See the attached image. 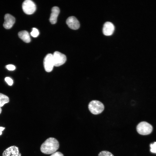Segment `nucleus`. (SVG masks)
Wrapping results in <instances>:
<instances>
[{
    "label": "nucleus",
    "mask_w": 156,
    "mask_h": 156,
    "mask_svg": "<svg viewBox=\"0 0 156 156\" xmlns=\"http://www.w3.org/2000/svg\"><path fill=\"white\" fill-rule=\"evenodd\" d=\"M59 146V142L56 139L49 138L42 144L40 150L41 152L44 154H51L55 152Z\"/></svg>",
    "instance_id": "1"
},
{
    "label": "nucleus",
    "mask_w": 156,
    "mask_h": 156,
    "mask_svg": "<svg viewBox=\"0 0 156 156\" xmlns=\"http://www.w3.org/2000/svg\"><path fill=\"white\" fill-rule=\"evenodd\" d=\"M88 107L90 112L94 115L101 113L104 108V105L101 102L96 100H92L90 102Z\"/></svg>",
    "instance_id": "2"
},
{
    "label": "nucleus",
    "mask_w": 156,
    "mask_h": 156,
    "mask_svg": "<svg viewBox=\"0 0 156 156\" xmlns=\"http://www.w3.org/2000/svg\"><path fill=\"white\" fill-rule=\"evenodd\" d=\"M136 130L138 132L140 135H147L151 132L153 130V127L148 122L143 121L138 124L136 127Z\"/></svg>",
    "instance_id": "3"
},
{
    "label": "nucleus",
    "mask_w": 156,
    "mask_h": 156,
    "mask_svg": "<svg viewBox=\"0 0 156 156\" xmlns=\"http://www.w3.org/2000/svg\"><path fill=\"white\" fill-rule=\"evenodd\" d=\"M22 8L24 12L29 15L34 13L36 9L35 4L31 0L25 1L23 3Z\"/></svg>",
    "instance_id": "4"
},
{
    "label": "nucleus",
    "mask_w": 156,
    "mask_h": 156,
    "mask_svg": "<svg viewBox=\"0 0 156 156\" xmlns=\"http://www.w3.org/2000/svg\"><path fill=\"white\" fill-rule=\"evenodd\" d=\"M53 55L54 66H60L64 64L66 60V55L58 51L55 52Z\"/></svg>",
    "instance_id": "5"
},
{
    "label": "nucleus",
    "mask_w": 156,
    "mask_h": 156,
    "mask_svg": "<svg viewBox=\"0 0 156 156\" xmlns=\"http://www.w3.org/2000/svg\"><path fill=\"white\" fill-rule=\"evenodd\" d=\"M43 63L45 71L48 72H51L54 66L53 55L47 54L44 59Z\"/></svg>",
    "instance_id": "6"
},
{
    "label": "nucleus",
    "mask_w": 156,
    "mask_h": 156,
    "mask_svg": "<svg viewBox=\"0 0 156 156\" xmlns=\"http://www.w3.org/2000/svg\"><path fill=\"white\" fill-rule=\"evenodd\" d=\"M2 156H21L18 148L15 146H12L7 148L4 151Z\"/></svg>",
    "instance_id": "7"
},
{
    "label": "nucleus",
    "mask_w": 156,
    "mask_h": 156,
    "mask_svg": "<svg viewBox=\"0 0 156 156\" xmlns=\"http://www.w3.org/2000/svg\"><path fill=\"white\" fill-rule=\"evenodd\" d=\"M3 26L5 29H9L12 27L15 21V18L10 14H6L4 17Z\"/></svg>",
    "instance_id": "8"
},
{
    "label": "nucleus",
    "mask_w": 156,
    "mask_h": 156,
    "mask_svg": "<svg viewBox=\"0 0 156 156\" xmlns=\"http://www.w3.org/2000/svg\"><path fill=\"white\" fill-rule=\"evenodd\" d=\"M66 23L68 27L73 29H77L80 27V24L79 21L74 16L69 17L66 20Z\"/></svg>",
    "instance_id": "9"
},
{
    "label": "nucleus",
    "mask_w": 156,
    "mask_h": 156,
    "mask_svg": "<svg viewBox=\"0 0 156 156\" xmlns=\"http://www.w3.org/2000/svg\"><path fill=\"white\" fill-rule=\"evenodd\" d=\"M114 30V26L113 24L109 22H107L104 24L103 32V34L106 36L112 35Z\"/></svg>",
    "instance_id": "10"
},
{
    "label": "nucleus",
    "mask_w": 156,
    "mask_h": 156,
    "mask_svg": "<svg viewBox=\"0 0 156 156\" xmlns=\"http://www.w3.org/2000/svg\"><path fill=\"white\" fill-rule=\"evenodd\" d=\"M60 12L59 8L57 6L53 7L51 9V13L49 18V21L52 24H55L57 21V19Z\"/></svg>",
    "instance_id": "11"
},
{
    "label": "nucleus",
    "mask_w": 156,
    "mask_h": 156,
    "mask_svg": "<svg viewBox=\"0 0 156 156\" xmlns=\"http://www.w3.org/2000/svg\"><path fill=\"white\" fill-rule=\"evenodd\" d=\"M19 38L24 42L26 43H29L31 41V38L29 33L26 31L23 30L18 33Z\"/></svg>",
    "instance_id": "12"
},
{
    "label": "nucleus",
    "mask_w": 156,
    "mask_h": 156,
    "mask_svg": "<svg viewBox=\"0 0 156 156\" xmlns=\"http://www.w3.org/2000/svg\"><path fill=\"white\" fill-rule=\"evenodd\" d=\"M9 101L8 97L3 94L0 93V107L3 106Z\"/></svg>",
    "instance_id": "13"
},
{
    "label": "nucleus",
    "mask_w": 156,
    "mask_h": 156,
    "mask_svg": "<svg viewBox=\"0 0 156 156\" xmlns=\"http://www.w3.org/2000/svg\"><path fill=\"white\" fill-rule=\"evenodd\" d=\"M98 156H114L110 152L106 151H102L98 154Z\"/></svg>",
    "instance_id": "14"
},
{
    "label": "nucleus",
    "mask_w": 156,
    "mask_h": 156,
    "mask_svg": "<svg viewBox=\"0 0 156 156\" xmlns=\"http://www.w3.org/2000/svg\"><path fill=\"white\" fill-rule=\"evenodd\" d=\"M30 34L31 36L33 37H36L39 34V32L37 29L34 27L32 28Z\"/></svg>",
    "instance_id": "15"
},
{
    "label": "nucleus",
    "mask_w": 156,
    "mask_h": 156,
    "mask_svg": "<svg viewBox=\"0 0 156 156\" xmlns=\"http://www.w3.org/2000/svg\"><path fill=\"white\" fill-rule=\"evenodd\" d=\"M150 151L151 152L156 153V142L150 144Z\"/></svg>",
    "instance_id": "16"
},
{
    "label": "nucleus",
    "mask_w": 156,
    "mask_h": 156,
    "mask_svg": "<svg viewBox=\"0 0 156 156\" xmlns=\"http://www.w3.org/2000/svg\"><path fill=\"white\" fill-rule=\"evenodd\" d=\"M5 81L7 83L8 85L11 86L13 83L12 80L10 77H7L5 79Z\"/></svg>",
    "instance_id": "17"
},
{
    "label": "nucleus",
    "mask_w": 156,
    "mask_h": 156,
    "mask_svg": "<svg viewBox=\"0 0 156 156\" xmlns=\"http://www.w3.org/2000/svg\"><path fill=\"white\" fill-rule=\"evenodd\" d=\"M6 68L9 70H13L15 69V67L12 64H8L6 66Z\"/></svg>",
    "instance_id": "18"
},
{
    "label": "nucleus",
    "mask_w": 156,
    "mask_h": 156,
    "mask_svg": "<svg viewBox=\"0 0 156 156\" xmlns=\"http://www.w3.org/2000/svg\"><path fill=\"white\" fill-rule=\"evenodd\" d=\"M50 156H64L60 152H55L51 155Z\"/></svg>",
    "instance_id": "19"
},
{
    "label": "nucleus",
    "mask_w": 156,
    "mask_h": 156,
    "mask_svg": "<svg viewBox=\"0 0 156 156\" xmlns=\"http://www.w3.org/2000/svg\"><path fill=\"white\" fill-rule=\"evenodd\" d=\"M5 129V127H0V135L2 134V131H3Z\"/></svg>",
    "instance_id": "20"
},
{
    "label": "nucleus",
    "mask_w": 156,
    "mask_h": 156,
    "mask_svg": "<svg viewBox=\"0 0 156 156\" xmlns=\"http://www.w3.org/2000/svg\"><path fill=\"white\" fill-rule=\"evenodd\" d=\"M1 111H2L1 109V107H0V114L1 113Z\"/></svg>",
    "instance_id": "21"
}]
</instances>
